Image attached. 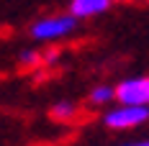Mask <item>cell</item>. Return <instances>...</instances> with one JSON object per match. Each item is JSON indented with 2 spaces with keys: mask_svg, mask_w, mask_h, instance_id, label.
I'll use <instances>...</instances> for the list:
<instances>
[{
  "mask_svg": "<svg viewBox=\"0 0 149 146\" xmlns=\"http://www.w3.org/2000/svg\"><path fill=\"white\" fill-rule=\"evenodd\" d=\"M77 21L72 15H52V18H44L39 23H33L31 28V36L33 39H41V41H49V39H62L67 33H72Z\"/></svg>",
  "mask_w": 149,
  "mask_h": 146,
  "instance_id": "1",
  "label": "cell"
},
{
  "mask_svg": "<svg viewBox=\"0 0 149 146\" xmlns=\"http://www.w3.org/2000/svg\"><path fill=\"white\" fill-rule=\"evenodd\" d=\"M149 118V105H121L105 113V126L111 128H134Z\"/></svg>",
  "mask_w": 149,
  "mask_h": 146,
  "instance_id": "2",
  "label": "cell"
},
{
  "mask_svg": "<svg viewBox=\"0 0 149 146\" xmlns=\"http://www.w3.org/2000/svg\"><path fill=\"white\" fill-rule=\"evenodd\" d=\"M113 98L121 100V105H147L149 100V77H131L123 80L113 90Z\"/></svg>",
  "mask_w": 149,
  "mask_h": 146,
  "instance_id": "3",
  "label": "cell"
},
{
  "mask_svg": "<svg viewBox=\"0 0 149 146\" xmlns=\"http://www.w3.org/2000/svg\"><path fill=\"white\" fill-rule=\"evenodd\" d=\"M111 5V0H72V5H70V10H72V18H90V15H98L103 13L105 8Z\"/></svg>",
  "mask_w": 149,
  "mask_h": 146,
  "instance_id": "4",
  "label": "cell"
},
{
  "mask_svg": "<svg viewBox=\"0 0 149 146\" xmlns=\"http://www.w3.org/2000/svg\"><path fill=\"white\" fill-rule=\"evenodd\" d=\"M74 113H77V110H74V105H72V102H67V100L57 102V105L52 108V118H54V120H70Z\"/></svg>",
  "mask_w": 149,
  "mask_h": 146,
  "instance_id": "5",
  "label": "cell"
},
{
  "mask_svg": "<svg viewBox=\"0 0 149 146\" xmlns=\"http://www.w3.org/2000/svg\"><path fill=\"white\" fill-rule=\"evenodd\" d=\"M90 100L93 102H108V100H113V87H108V85H100V87H95L93 92H90Z\"/></svg>",
  "mask_w": 149,
  "mask_h": 146,
  "instance_id": "6",
  "label": "cell"
},
{
  "mask_svg": "<svg viewBox=\"0 0 149 146\" xmlns=\"http://www.w3.org/2000/svg\"><path fill=\"white\" fill-rule=\"evenodd\" d=\"M39 62H41V54H39V51H23V54H21V64H26V67L39 64Z\"/></svg>",
  "mask_w": 149,
  "mask_h": 146,
  "instance_id": "7",
  "label": "cell"
},
{
  "mask_svg": "<svg viewBox=\"0 0 149 146\" xmlns=\"http://www.w3.org/2000/svg\"><path fill=\"white\" fill-rule=\"evenodd\" d=\"M57 57H59V51H57V49H52V51H46V54H41V62H54Z\"/></svg>",
  "mask_w": 149,
  "mask_h": 146,
  "instance_id": "8",
  "label": "cell"
},
{
  "mask_svg": "<svg viewBox=\"0 0 149 146\" xmlns=\"http://www.w3.org/2000/svg\"><path fill=\"white\" fill-rule=\"evenodd\" d=\"M129 146H149V141H141V144H129Z\"/></svg>",
  "mask_w": 149,
  "mask_h": 146,
  "instance_id": "9",
  "label": "cell"
},
{
  "mask_svg": "<svg viewBox=\"0 0 149 146\" xmlns=\"http://www.w3.org/2000/svg\"><path fill=\"white\" fill-rule=\"evenodd\" d=\"M147 105H149V100H147Z\"/></svg>",
  "mask_w": 149,
  "mask_h": 146,
  "instance_id": "10",
  "label": "cell"
}]
</instances>
